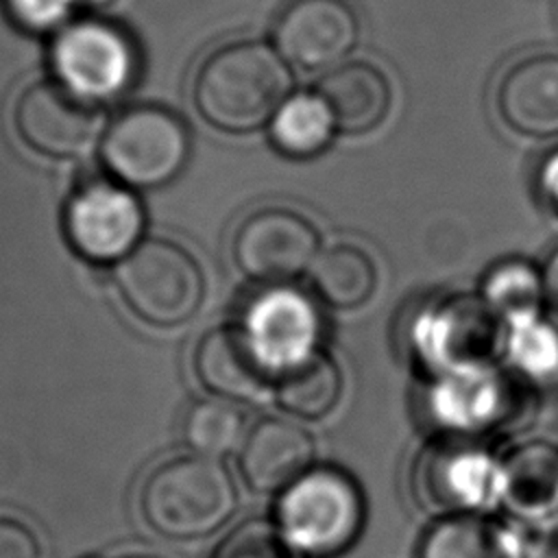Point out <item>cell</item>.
I'll return each mask as SVG.
<instances>
[{
  "mask_svg": "<svg viewBox=\"0 0 558 558\" xmlns=\"http://www.w3.org/2000/svg\"><path fill=\"white\" fill-rule=\"evenodd\" d=\"M290 89V65L272 46L238 39L214 48L198 63L192 100L214 129L251 133L270 124Z\"/></svg>",
  "mask_w": 558,
  "mask_h": 558,
  "instance_id": "obj_1",
  "label": "cell"
},
{
  "mask_svg": "<svg viewBox=\"0 0 558 558\" xmlns=\"http://www.w3.org/2000/svg\"><path fill=\"white\" fill-rule=\"evenodd\" d=\"M238 506L227 469L205 456H177L157 464L140 486V514L146 525L172 541L209 536Z\"/></svg>",
  "mask_w": 558,
  "mask_h": 558,
  "instance_id": "obj_2",
  "label": "cell"
},
{
  "mask_svg": "<svg viewBox=\"0 0 558 558\" xmlns=\"http://www.w3.org/2000/svg\"><path fill=\"white\" fill-rule=\"evenodd\" d=\"M124 305L153 327L187 323L205 299V275L196 257L163 238L142 240L116 266Z\"/></svg>",
  "mask_w": 558,
  "mask_h": 558,
  "instance_id": "obj_3",
  "label": "cell"
},
{
  "mask_svg": "<svg viewBox=\"0 0 558 558\" xmlns=\"http://www.w3.org/2000/svg\"><path fill=\"white\" fill-rule=\"evenodd\" d=\"M185 120L163 105H133L111 118L100 157L124 185L157 187L172 181L190 157Z\"/></svg>",
  "mask_w": 558,
  "mask_h": 558,
  "instance_id": "obj_4",
  "label": "cell"
},
{
  "mask_svg": "<svg viewBox=\"0 0 558 558\" xmlns=\"http://www.w3.org/2000/svg\"><path fill=\"white\" fill-rule=\"evenodd\" d=\"M362 523V497L355 482L331 466H318L290 484L277 504V530L303 554L338 551L353 541Z\"/></svg>",
  "mask_w": 558,
  "mask_h": 558,
  "instance_id": "obj_5",
  "label": "cell"
},
{
  "mask_svg": "<svg viewBox=\"0 0 558 558\" xmlns=\"http://www.w3.org/2000/svg\"><path fill=\"white\" fill-rule=\"evenodd\" d=\"M412 488L440 519L486 512L504 501V460L469 440L434 442L414 464Z\"/></svg>",
  "mask_w": 558,
  "mask_h": 558,
  "instance_id": "obj_6",
  "label": "cell"
},
{
  "mask_svg": "<svg viewBox=\"0 0 558 558\" xmlns=\"http://www.w3.org/2000/svg\"><path fill=\"white\" fill-rule=\"evenodd\" d=\"M50 63L59 83L98 105L126 92L137 72V52L120 26L83 17L57 31Z\"/></svg>",
  "mask_w": 558,
  "mask_h": 558,
  "instance_id": "obj_7",
  "label": "cell"
},
{
  "mask_svg": "<svg viewBox=\"0 0 558 558\" xmlns=\"http://www.w3.org/2000/svg\"><path fill=\"white\" fill-rule=\"evenodd\" d=\"M501 340L504 323L475 294L442 296L425 305L410 325V344L434 375L490 364Z\"/></svg>",
  "mask_w": 558,
  "mask_h": 558,
  "instance_id": "obj_8",
  "label": "cell"
},
{
  "mask_svg": "<svg viewBox=\"0 0 558 558\" xmlns=\"http://www.w3.org/2000/svg\"><path fill=\"white\" fill-rule=\"evenodd\" d=\"M63 229L81 257L96 264L120 262L142 242L144 209L124 183L92 177L68 196Z\"/></svg>",
  "mask_w": 558,
  "mask_h": 558,
  "instance_id": "obj_9",
  "label": "cell"
},
{
  "mask_svg": "<svg viewBox=\"0 0 558 558\" xmlns=\"http://www.w3.org/2000/svg\"><path fill=\"white\" fill-rule=\"evenodd\" d=\"M320 253L316 227L299 211L270 205L251 211L235 229L231 255L242 275L281 286L307 272Z\"/></svg>",
  "mask_w": 558,
  "mask_h": 558,
  "instance_id": "obj_10",
  "label": "cell"
},
{
  "mask_svg": "<svg viewBox=\"0 0 558 558\" xmlns=\"http://www.w3.org/2000/svg\"><path fill=\"white\" fill-rule=\"evenodd\" d=\"M360 37V17L347 0H290L272 24L279 57L296 70L329 72L344 63Z\"/></svg>",
  "mask_w": 558,
  "mask_h": 558,
  "instance_id": "obj_11",
  "label": "cell"
},
{
  "mask_svg": "<svg viewBox=\"0 0 558 558\" xmlns=\"http://www.w3.org/2000/svg\"><path fill=\"white\" fill-rule=\"evenodd\" d=\"M13 126L31 150L52 159H68L94 142L100 116L94 102L50 78L28 85L17 96Z\"/></svg>",
  "mask_w": 558,
  "mask_h": 558,
  "instance_id": "obj_12",
  "label": "cell"
},
{
  "mask_svg": "<svg viewBox=\"0 0 558 558\" xmlns=\"http://www.w3.org/2000/svg\"><path fill=\"white\" fill-rule=\"evenodd\" d=\"M510 384L493 364L464 366L434 375L427 388V412L438 427L475 436L510 421Z\"/></svg>",
  "mask_w": 558,
  "mask_h": 558,
  "instance_id": "obj_13",
  "label": "cell"
},
{
  "mask_svg": "<svg viewBox=\"0 0 558 558\" xmlns=\"http://www.w3.org/2000/svg\"><path fill=\"white\" fill-rule=\"evenodd\" d=\"M242 327L275 375L318 351L316 307L307 296L286 286H272L257 296Z\"/></svg>",
  "mask_w": 558,
  "mask_h": 558,
  "instance_id": "obj_14",
  "label": "cell"
},
{
  "mask_svg": "<svg viewBox=\"0 0 558 558\" xmlns=\"http://www.w3.org/2000/svg\"><path fill=\"white\" fill-rule=\"evenodd\" d=\"M504 124L532 140L558 137V52H534L517 59L495 92Z\"/></svg>",
  "mask_w": 558,
  "mask_h": 558,
  "instance_id": "obj_15",
  "label": "cell"
},
{
  "mask_svg": "<svg viewBox=\"0 0 558 558\" xmlns=\"http://www.w3.org/2000/svg\"><path fill=\"white\" fill-rule=\"evenodd\" d=\"M194 375L205 390L229 401L253 399L277 379L242 325L216 327L198 340Z\"/></svg>",
  "mask_w": 558,
  "mask_h": 558,
  "instance_id": "obj_16",
  "label": "cell"
},
{
  "mask_svg": "<svg viewBox=\"0 0 558 558\" xmlns=\"http://www.w3.org/2000/svg\"><path fill=\"white\" fill-rule=\"evenodd\" d=\"M314 440L296 423L262 418L248 427L238 464L244 482L255 493H283L312 469Z\"/></svg>",
  "mask_w": 558,
  "mask_h": 558,
  "instance_id": "obj_17",
  "label": "cell"
},
{
  "mask_svg": "<svg viewBox=\"0 0 558 558\" xmlns=\"http://www.w3.org/2000/svg\"><path fill=\"white\" fill-rule=\"evenodd\" d=\"M316 94L329 107L338 131L349 135L379 126L392 102L390 81L368 61H344L325 72Z\"/></svg>",
  "mask_w": 558,
  "mask_h": 558,
  "instance_id": "obj_18",
  "label": "cell"
},
{
  "mask_svg": "<svg viewBox=\"0 0 558 558\" xmlns=\"http://www.w3.org/2000/svg\"><path fill=\"white\" fill-rule=\"evenodd\" d=\"M512 514L538 521L558 512V447L530 440L504 460V501Z\"/></svg>",
  "mask_w": 558,
  "mask_h": 558,
  "instance_id": "obj_19",
  "label": "cell"
},
{
  "mask_svg": "<svg viewBox=\"0 0 558 558\" xmlns=\"http://www.w3.org/2000/svg\"><path fill=\"white\" fill-rule=\"evenodd\" d=\"M421 558H525V551L510 527L482 514H456L425 534Z\"/></svg>",
  "mask_w": 558,
  "mask_h": 558,
  "instance_id": "obj_20",
  "label": "cell"
},
{
  "mask_svg": "<svg viewBox=\"0 0 558 558\" xmlns=\"http://www.w3.org/2000/svg\"><path fill=\"white\" fill-rule=\"evenodd\" d=\"M336 133V120L316 92L290 94L268 124L272 146L292 159H310L325 153Z\"/></svg>",
  "mask_w": 558,
  "mask_h": 558,
  "instance_id": "obj_21",
  "label": "cell"
},
{
  "mask_svg": "<svg viewBox=\"0 0 558 558\" xmlns=\"http://www.w3.org/2000/svg\"><path fill=\"white\" fill-rule=\"evenodd\" d=\"M277 403L299 418H320L340 401L342 375L338 364L323 351L286 368L275 379Z\"/></svg>",
  "mask_w": 558,
  "mask_h": 558,
  "instance_id": "obj_22",
  "label": "cell"
},
{
  "mask_svg": "<svg viewBox=\"0 0 558 558\" xmlns=\"http://www.w3.org/2000/svg\"><path fill=\"white\" fill-rule=\"evenodd\" d=\"M310 277L320 299L338 310L360 307L375 290L373 259L353 244H336L320 251Z\"/></svg>",
  "mask_w": 558,
  "mask_h": 558,
  "instance_id": "obj_23",
  "label": "cell"
},
{
  "mask_svg": "<svg viewBox=\"0 0 558 558\" xmlns=\"http://www.w3.org/2000/svg\"><path fill=\"white\" fill-rule=\"evenodd\" d=\"M480 296L501 323L536 316L547 299L545 279L530 262H499L486 272Z\"/></svg>",
  "mask_w": 558,
  "mask_h": 558,
  "instance_id": "obj_24",
  "label": "cell"
},
{
  "mask_svg": "<svg viewBox=\"0 0 558 558\" xmlns=\"http://www.w3.org/2000/svg\"><path fill=\"white\" fill-rule=\"evenodd\" d=\"M183 440L196 456L218 458L242 447L246 436L244 412L229 399H203L183 416Z\"/></svg>",
  "mask_w": 558,
  "mask_h": 558,
  "instance_id": "obj_25",
  "label": "cell"
},
{
  "mask_svg": "<svg viewBox=\"0 0 558 558\" xmlns=\"http://www.w3.org/2000/svg\"><path fill=\"white\" fill-rule=\"evenodd\" d=\"M501 351L510 366L532 381L558 377V329L543 314L504 323Z\"/></svg>",
  "mask_w": 558,
  "mask_h": 558,
  "instance_id": "obj_26",
  "label": "cell"
},
{
  "mask_svg": "<svg viewBox=\"0 0 558 558\" xmlns=\"http://www.w3.org/2000/svg\"><path fill=\"white\" fill-rule=\"evenodd\" d=\"M214 558H296V551L283 541L277 525L251 521L231 532Z\"/></svg>",
  "mask_w": 558,
  "mask_h": 558,
  "instance_id": "obj_27",
  "label": "cell"
},
{
  "mask_svg": "<svg viewBox=\"0 0 558 558\" xmlns=\"http://www.w3.org/2000/svg\"><path fill=\"white\" fill-rule=\"evenodd\" d=\"M76 0H7V11L26 31L46 33L61 28Z\"/></svg>",
  "mask_w": 558,
  "mask_h": 558,
  "instance_id": "obj_28",
  "label": "cell"
},
{
  "mask_svg": "<svg viewBox=\"0 0 558 558\" xmlns=\"http://www.w3.org/2000/svg\"><path fill=\"white\" fill-rule=\"evenodd\" d=\"M0 558H41V543L24 521L0 514Z\"/></svg>",
  "mask_w": 558,
  "mask_h": 558,
  "instance_id": "obj_29",
  "label": "cell"
},
{
  "mask_svg": "<svg viewBox=\"0 0 558 558\" xmlns=\"http://www.w3.org/2000/svg\"><path fill=\"white\" fill-rule=\"evenodd\" d=\"M538 183H541V192L545 196V201L558 209V153H554L541 168L538 174Z\"/></svg>",
  "mask_w": 558,
  "mask_h": 558,
  "instance_id": "obj_30",
  "label": "cell"
},
{
  "mask_svg": "<svg viewBox=\"0 0 558 558\" xmlns=\"http://www.w3.org/2000/svg\"><path fill=\"white\" fill-rule=\"evenodd\" d=\"M543 279H545V296L558 310V251L549 257V262L545 266V272H543Z\"/></svg>",
  "mask_w": 558,
  "mask_h": 558,
  "instance_id": "obj_31",
  "label": "cell"
},
{
  "mask_svg": "<svg viewBox=\"0 0 558 558\" xmlns=\"http://www.w3.org/2000/svg\"><path fill=\"white\" fill-rule=\"evenodd\" d=\"M109 2H113V0H76V4H83L89 9H100V7H107Z\"/></svg>",
  "mask_w": 558,
  "mask_h": 558,
  "instance_id": "obj_32",
  "label": "cell"
},
{
  "mask_svg": "<svg viewBox=\"0 0 558 558\" xmlns=\"http://www.w3.org/2000/svg\"><path fill=\"white\" fill-rule=\"evenodd\" d=\"M116 558H159V556H153V554H122V556H116Z\"/></svg>",
  "mask_w": 558,
  "mask_h": 558,
  "instance_id": "obj_33",
  "label": "cell"
}]
</instances>
